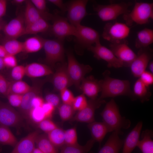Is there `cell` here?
<instances>
[{
    "label": "cell",
    "mask_w": 153,
    "mask_h": 153,
    "mask_svg": "<svg viewBox=\"0 0 153 153\" xmlns=\"http://www.w3.org/2000/svg\"><path fill=\"white\" fill-rule=\"evenodd\" d=\"M101 115L109 132L116 131L119 135H122L123 133L121 129H128L130 126V121L121 115L118 107L113 99L106 103Z\"/></svg>",
    "instance_id": "1"
},
{
    "label": "cell",
    "mask_w": 153,
    "mask_h": 153,
    "mask_svg": "<svg viewBox=\"0 0 153 153\" xmlns=\"http://www.w3.org/2000/svg\"><path fill=\"white\" fill-rule=\"evenodd\" d=\"M109 71L105 72L104 79L101 80V94L99 98L103 99L109 97L126 95L129 96L134 100L129 81L112 78L109 76Z\"/></svg>",
    "instance_id": "2"
},
{
    "label": "cell",
    "mask_w": 153,
    "mask_h": 153,
    "mask_svg": "<svg viewBox=\"0 0 153 153\" xmlns=\"http://www.w3.org/2000/svg\"><path fill=\"white\" fill-rule=\"evenodd\" d=\"M123 18L129 27L134 23L147 24L153 19V3L136 2L132 10L123 14Z\"/></svg>",
    "instance_id": "3"
},
{
    "label": "cell",
    "mask_w": 153,
    "mask_h": 153,
    "mask_svg": "<svg viewBox=\"0 0 153 153\" xmlns=\"http://www.w3.org/2000/svg\"><path fill=\"white\" fill-rule=\"evenodd\" d=\"M131 1H123L108 5L95 4L93 8L100 19L103 21L114 20L119 16L128 12V8L133 5Z\"/></svg>",
    "instance_id": "4"
},
{
    "label": "cell",
    "mask_w": 153,
    "mask_h": 153,
    "mask_svg": "<svg viewBox=\"0 0 153 153\" xmlns=\"http://www.w3.org/2000/svg\"><path fill=\"white\" fill-rule=\"evenodd\" d=\"M63 41L57 39H44V48L45 54V61L49 65L54 66L58 63L65 62Z\"/></svg>",
    "instance_id": "5"
},
{
    "label": "cell",
    "mask_w": 153,
    "mask_h": 153,
    "mask_svg": "<svg viewBox=\"0 0 153 153\" xmlns=\"http://www.w3.org/2000/svg\"><path fill=\"white\" fill-rule=\"evenodd\" d=\"M67 69L69 77L73 85L79 89L85 75L91 71L92 68L89 65L79 63L71 52H67Z\"/></svg>",
    "instance_id": "6"
},
{
    "label": "cell",
    "mask_w": 153,
    "mask_h": 153,
    "mask_svg": "<svg viewBox=\"0 0 153 153\" xmlns=\"http://www.w3.org/2000/svg\"><path fill=\"white\" fill-rule=\"evenodd\" d=\"M130 28L126 24L115 22L107 23L104 26L102 36L111 43L125 40L129 36Z\"/></svg>",
    "instance_id": "7"
},
{
    "label": "cell",
    "mask_w": 153,
    "mask_h": 153,
    "mask_svg": "<svg viewBox=\"0 0 153 153\" xmlns=\"http://www.w3.org/2000/svg\"><path fill=\"white\" fill-rule=\"evenodd\" d=\"M88 1L75 0L67 5V19L69 22L76 27L80 24L82 19L87 15L86 6Z\"/></svg>",
    "instance_id": "8"
},
{
    "label": "cell",
    "mask_w": 153,
    "mask_h": 153,
    "mask_svg": "<svg viewBox=\"0 0 153 153\" xmlns=\"http://www.w3.org/2000/svg\"><path fill=\"white\" fill-rule=\"evenodd\" d=\"M75 37L77 43L81 47L87 49L100 42V35L94 29L81 24L76 27Z\"/></svg>",
    "instance_id": "9"
},
{
    "label": "cell",
    "mask_w": 153,
    "mask_h": 153,
    "mask_svg": "<svg viewBox=\"0 0 153 153\" xmlns=\"http://www.w3.org/2000/svg\"><path fill=\"white\" fill-rule=\"evenodd\" d=\"M87 49L93 53L95 58L106 61L108 67L118 68L124 66L122 63L115 56L111 50L102 45L100 42L90 46Z\"/></svg>",
    "instance_id": "10"
},
{
    "label": "cell",
    "mask_w": 153,
    "mask_h": 153,
    "mask_svg": "<svg viewBox=\"0 0 153 153\" xmlns=\"http://www.w3.org/2000/svg\"><path fill=\"white\" fill-rule=\"evenodd\" d=\"M105 101L100 98L90 99L88 101L86 106L82 110L78 111L71 120L83 123L89 124L95 121V110Z\"/></svg>",
    "instance_id": "11"
},
{
    "label": "cell",
    "mask_w": 153,
    "mask_h": 153,
    "mask_svg": "<svg viewBox=\"0 0 153 153\" xmlns=\"http://www.w3.org/2000/svg\"><path fill=\"white\" fill-rule=\"evenodd\" d=\"M54 20L51 29L57 39L63 41L67 37L75 36L76 27L71 24L67 18L56 15L54 16Z\"/></svg>",
    "instance_id": "12"
},
{
    "label": "cell",
    "mask_w": 153,
    "mask_h": 153,
    "mask_svg": "<svg viewBox=\"0 0 153 153\" xmlns=\"http://www.w3.org/2000/svg\"><path fill=\"white\" fill-rule=\"evenodd\" d=\"M109 46L110 49L124 66L129 67L137 57V55L129 46L126 39L118 43H110Z\"/></svg>",
    "instance_id": "13"
},
{
    "label": "cell",
    "mask_w": 153,
    "mask_h": 153,
    "mask_svg": "<svg viewBox=\"0 0 153 153\" xmlns=\"http://www.w3.org/2000/svg\"><path fill=\"white\" fill-rule=\"evenodd\" d=\"M152 56V49L149 46L139 49L136 57L129 66L134 76L139 77L141 74L145 71Z\"/></svg>",
    "instance_id": "14"
},
{
    "label": "cell",
    "mask_w": 153,
    "mask_h": 153,
    "mask_svg": "<svg viewBox=\"0 0 153 153\" xmlns=\"http://www.w3.org/2000/svg\"><path fill=\"white\" fill-rule=\"evenodd\" d=\"M21 115L7 104L0 105V125L7 127H15L22 122Z\"/></svg>",
    "instance_id": "15"
},
{
    "label": "cell",
    "mask_w": 153,
    "mask_h": 153,
    "mask_svg": "<svg viewBox=\"0 0 153 153\" xmlns=\"http://www.w3.org/2000/svg\"><path fill=\"white\" fill-rule=\"evenodd\" d=\"M58 65L52 78V82L55 90L60 92L73 85L65 62L58 63Z\"/></svg>",
    "instance_id": "16"
},
{
    "label": "cell",
    "mask_w": 153,
    "mask_h": 153,
    "mask_svg": "<svg viewBox=\"0 0 153 153\" xmlns=\"http://www.w3.org/2000/svg\"><path fill=\"white\" fill-rule=\"evenodd\" d=\"M25 27L24 15L20 14L5 25L3 31L7 38L17 39L24 35Z\"/></svg>",
    "instance_id": "17"
},
{
    "label": "cell",
    "mask_w": 153,
    "mask_h": 153,
    "mask_svg": "<svg viewBox=\"0 0 153 153\" xmlns=\"http://www.w3.org/2000/svg\"><path fill=\"white\" fill-rule=\"evenodd\" d=\"M42 83H39L31 87L30 90L23 95L22 103L19 107L22 116L26 118H29V112L32 108V99L35 97L39 95Z\"/></svg>",
    "instance_id": "18"
},
{
    "label": "cell",
    "mask_w": 153,
    "mask_h": 153,
    "mask_svg": "<svg viewBox=\"0 0 153 153\" xmlns=\"http://www.w3.org/2000/svg\"><path fill=\"white\" fill-rule=\"evenodd\" d=\"M79 89L83 94L90 99L96 98L101 91V80H98L92 76L85 77L81 81Z\"/></svg>",
    "instance_id": "19"
},
{
    "label": "cell",
    "mask_w": 153,
    "mask_h": 153,
    "mask_svg": "<svg viewBox=\"0 0 153 153\" xmlns=\"http://www.w3.org/2000/svg\"><path fill=\"white\" fill-rule=\"evenodd\" d=\"M39 134V131L32 132L18 142L10 153H31L35 148V141Z\"/></svg>",
    "instance_id": "20"
},
{
    "label": "cell",
    "mask_w": 153,
    "mask_h": 153,
    "mask_svg": "<svg viewBox=\"0 0 153 153\" xmlns=\"http://www.w3.org/2000/svg\"><path fill=\"white\" fill-rule=\"evenodd\" d=\"M143 123L139 122L124 140L122 153H131L139 140Z\"/></svg>",
    "instance_id": "21"
},
{
    "label": "cell",
    "mask_w": 153,
    "mask_h": 153,
    "mask_svg": "<svg viewBox=\"0 0 153 153\" xmlns=\"http://www.w3.org/2000/svg\"><path fill=\"white\" fill-rule=\"evenodd\" d=\"M119 135L117 132L113 131L97 153H119L124 142V140L119 138Z\"/></svg>",
    "instance_id": "22"
},
{
    "label": "cell",
    "mask_w": 153,
    "mask_h": 153,
    "mask_svg": "<svg viewBox=\"0 0 153 153\" xmlns=\"http://www.w3.org/2000/svg\"><path fill=\"white\" fill-rule=\"evenodd\" d=\"M25 67L26 75L30 77H41L53 73L52 69L48 66L38 63H30Z\"/></svg>",
    "instance_id": "23"
},
{
    "label": "cell",
    "mask_w": 153,
    "mask_h": 153,
    "mask_svg": "<svg viewBox=\"0 0 153 153\" xmlns=\"http://www.w3.org/2000/svg\"><path fill=\"white\" fill-rule=\"evenodd\" d=\"M87 127L90 131L92 139L95 142L99 143L100 148L103 139L107 133L109 132L107 126L103 122L94 121L88 124Z\"/></svg>",
    "instance_id": "24"
},
{
    "label": "cell",
    "mask_w": 153,
    "mask_h": 153,
    "mask_svg": "<svg viewBox=\"0 0 153 153\" xmlns=\"http://www.w3.org/2000/svg\"><path fill=\"white\" fill-rule=\"evenodd\" d=\"M153 42V30L144 28L139 31L137 34L135 46L137 48H145Z\"/></svg>",
    "instance_id": "25"
},
{
    "label": "cell",
    "mask_w": 153,
    "mask_h": 153,
    "mask_svg": "<svg viewBox=\"0 0 153 153\" xmlns=\"http://www.w3.org/2000/svg\"><path fill=\"white\" fill-rule=\"evenodd\" d=\"M25 3V8L24 16L25 26L41 18L45 19L42 14L37 9L31 0H26Z\"/></svg>",
    "instance_id": "26"
},
{
    "label": "cell",
    "mask_w": 153,
    "mask_h": 153,
    "mask_svg": "<svg viewBox=\"0 0 153 153\" xmlns=\"http://www.w3.org/2000/svg\"><path fill=\"white\" fill-rule=\"evenodd\" d=\"M153 132L152 130L146 129L143 131L137 145L142 153H153V141L152 139Z\"/></svg>",
    "instance_id": "27"
},
{
    "label": "cell",
    "mask_w": 153,
    "mask_h": 153,
    "mask_svg": "<svg viewBox=\"0 0 153 153\" xmlns=\"http://www.w3.org/2000/svg\"><path fill=\"white\" fill-rule=\"evenodd\" d=\"M51 26L47 20L41 18L25 26L24 35L36 34L46 31Z\"/></svg>",
    "instance_id": "28"
},
{
    "label": "cell",
    "mask_w": 153,
    "mask_h": 153,
    "mask_svg": "<svg viewBox=\"0 0 153 153\" xmlns=\"http://www.w3.org/2000/svg\"><path fill=\"white\" fill-rule=\"evenodd\" d=\"M44 39L38 36H33L27 39L23 42V52L32 53L40 50L44 45Z\"/></svg>",
    "instance_id": "29"
},
{
    "label": "cell",
    "mask_w": 153,
    "mask_h": 153,
    "mask_svg": "<svg viewBox=\"0 0 153 153\" xmlns=\"http://www.w3.org/2000/svg\"><path fill=\"white\" fill-rule=\"evenodd\" d=\"M133 92L134 100L139 99L142 103L149 100L151 95L149 87L144 84L139 79L135 83Z\"/></svg>",
    "instance_id": "30"
},
{
    "label": "cell",
    "mask_w": 153,
    "mask_h": 153,
    "mask_svg": "<svg viewBox=\"0 0 153 153\" xmlns=\"http://www.w3.org/2000/svg\"><path fill=\"white\" fill-rule=\"evenodd\" d=\"M95 142L91 138L84 145H81L78 143L73 145L65 144L61 148L60 153H88Z\"/></svg>",
    "instance_id": "31"
},
{
    "label": "cell",
    "mask_w": 153,
    "mask_h": 153,
    "mask_svg": "<svg viewBox=\"0 0 153 153\" xmlns=\"http://www.w3.org/2000/svg\"><path fill=\"white\" fill-rule=\"evenodd\" d=\"M37 147L44 153H58L56 148L48 139L47 135L39 134L35 141Z\"/></svg>",
    "instance_id": "32"
},
{
    "label": "cell",
    "mask_w": 153,
    "mask_h": 153,
    "mask_svg": "<svg viewBox=\"0 0 153 153\" xmlns=\"http://www.w3.org/2000/svg\"><path fill=\"white\" fill-rule=\"evenodd\" d=\"M2 45L8 54L15 56L23 51V42L17 39L6 38Z\"/></svg>",
    "instance_id": "33"
},
{
    "label": "cell",
    "mask_w": 153,
    "mask_h": 153,
    "mask_svg": "<svg viewBox=\"0 0 153 153\" xmlns=\"http://www.w3.org/2000/svg\"><path fill=\"white\" fill-rule=\"evenodd\" d=\"M52 144L57 148H61L65 144L64 130L58 127L47 134Z\"/></svg>",
    "instance_id": "34"
},
{
    "label": "cell",
    "mask_w": 153,
    "mask_h": 153,
    "mask_svg": "<svg viewBox=\"0 0 153 153\" xmlns=\"http://www.w3.org/2000/svg\"><path fill=\"white\" fill-rule=\"evenodd\" d=\"M16 137L8 127L0 125V143L14 146L18 142Z\"/></svg>",
    "instance_id": "35"
},
{
    "label": "cell",
    "mask_w": 153,
    "mask_h": 153,
    "mask_svg": "<svg viewBox=\"0 0 153 153\" xmlns=\"http://www.w3.org/2000/svg\"><path fill=\"white\" fill-rule=\"evenodd\" d=\"M31 87L22 80L9 82L7 95L10 93L23 95L30 90Z\"/></svg>",
    "instance_id": "36"
},
{
    "label": "cell",
    "mask_w": 153,
    "mask_h": 153,
    "mask_svg": "<svg viewBox=\"0 0 153 153\" xmlns=\"http://www.w3.org/2000/svg\"><path fill=\"white\" fill-rule=\"evenodd\" d=\"M58 108L59 116L62 121L71 120L74 116L75 111L72 105L62 103L60 104Z\"/></svg>",
    "instance_id": "37"
},
{
    "label": "cell",
    "mask_w": 153,
    "mask_h": 153,
    "mask_svg": "<svg viewBox=\"0 0 153 153\" xmlns=\"http://www.w3.org/2000/svg\"><path fill=\"white\" fill-rule=\"evenodd\" d=\"M31 2L37 9L42 14L47 21L53 18V15L48 11L46 1L45 0H31Z\"/></svg>",
    "instance_id": "38"
},
{
    "label": "cell",
    "mask_w": 153,
    "mask_h": 153,
    "mask_svg": "<svg viewBox=\"0 0 153 153\" xmlns=\"http://www.w3.org/2000/svg\"><path fill=\"white\" fill-rule=\"evenodd\" d=\"M29 118L37 124L46 118L42 107L32 108L29 112Z\"/></svg>",
    "instance_id": "39"
},
{
    "label": "cell",
    "mask_w": 153,
    "mask_h": 153,
    "mask_svg": "<svg viewBox=\"0 0 153 153\" xmlns=\"http://www.w3.org/2000/svg\"><path fill=\"white\" fill-rule=\"evenodd\" d=\"M64 141L65 144L67 145H73L78 143L75 127L64 130Z\"/></svg>",
    "instance_id": "40"
},
{
    "label": "cell",
    "mask_w": 153,
    "mask_h": 153,
    "mask_svg": "<svg viewBox=\"0 0 153 153\" xmlns=\"http://www.w3.org/2000/svg\"><path fill=\"white\" fill-rule=\"evenodd\" d=\"M87 103L85 95L82 94L75 97L72 105L74 110L78 111L84 108Z\"/></svg>",
    "instance_id": "41"
},
{
    "label": "cell",
    "mask_w": 153,
    "mask_h": 153,
    "mask_svg": "<svg viewBox=\"0 0 153 153\" xmlns=\"http://www.w3.org/2000/svg\"><path fill=\"white\" fill-rule=\"evenodd\" d=\"M39 128L46 134L58 127L50 119L46 118L38 124Z\"/></svg>",
    "instance_id": "42"
},
{
    "label": "cell",
    "mask_w": 153,
    "mask_h": 153,
    "mask_svg": "<svg viewBox=\"0 0 153 153\" xmlns=\"http://www.w3.org/2000/svg\"><path fill=\"white\" fill-rule=\"evenodd\" d=\"M11 75L12 78L16 81L22 80L26 75L25 67L22 65H17L12 68Z\"/></svg>",
    "instance_id": "43"
},
{
    "label": "cell",
    "mask_w": 153,
    "mask_h": 153,
    "mask_svg": "<svg viewBox=\"0 0 153 153\" xmlns=\"http://www.w3.org/2000/svg\"><path fill=\"white\" fill-rule=\"evenodd\" d=\"M60 92L62 103L72 105L75 97L72 92L68 88L64 89Z\"/></svg>",
    "instance_id": "44"
},
{
    "label": "cell",
    "mask_w": 153,
    "mask_h": 153,
    "mask_svg": "<svg viewBox=\"0 0 153 153\" xmlns=\"http://www.w3.org/2000/svg\"><path fill=\"white\" fill-rule=\"evenodd\" d=\"M23 95L10 93L7 96L8 101L12 106L19 107L21 104Z\"/></svg>",
    "instance_id": "45"
},
{
    "label": "cell",
    "mask_w": 153,
    "mask_h": 153,
    "mask_svg": "<svg viewBox=\"0 0 153 153\" xmlns=\"http://www.w3.org/2000/svg\"><path fill=\"white\" fill-rule=\"evenodd\" d=\"M45 102L50 104L55 108L58 107L60 105V99L56 94L53 93L47 94L45 97Z\"/></svg>",
    "instance_id": "46"
},
{
    "label": "cell",
    "mask_w": 153,
    "mask_h": 153,
    "mask_svg": "<svg viewBox=\"0 0 153 153\" xmlns=\"http://www.w3.org/2000/svg\"><path fill=\"white\" fill-rule=\"evenodd\" d=\"M139 79L146 86L149 87L153 83V76L151 72L145 71L139 76Z\"/></svg>",
    "instance_id": "47"
},
{
    "label": "cell",
    "mask_w": 153,
    "mask_h": 153,
    "mask_svg": "<svg viewBox=\"0 0 153 153\" xmlns=\"http://www.w3.org/2000/svg\"><path fill=\"white\" fill-rule=\"evenodd\" d=\"M3 58L5 67L12 68L17 65V61L15 56L7 54Z\"/></svg>",
    "instance_id": "48"
},
{
    "label": "cell",
    "mask_w": 153,
    "mask_h": 153,
    "mask_svg": "<svg viewBox=\"0 0 153 153\" xmlns=\"http://www.w3.org/2000/svg\"><path fill=\"white\" fill-rule=\"evenodd\" d=\"M9 84V82L8 81L4 76L0 73V93L6 96Z\"/></svg>",
    "instance_id": "49"
},
{
    "label": "cell",
    "mask_w": 153,
    "mask_h": 153,
    "mask_svg": "<svg viewBox=\"0 0 153 153\" xmlns=\"http://www.w3.org/2000/svg\"><path fill=\"white\" fill-rule=\"evenodd\" d=\"M42 108L46 118L51 119L55 108L50 104L45 102L42 105Z\"/></svg>",
    "instance_id": "50"
},
{
    "label": "cell",
    "mask_w": 153,
    "mask_h": 153,
    "mask_svg": "<svg viewBox=\"0 0 153 153\" xmlns=\"http://www.w3.org/2000/svg\"><path fill=\"white\" fill-rule=\"evenodd\" d=\"M44 99L39 95L35 97L32 99L31 105L32 108L41 107L44 102Z\"/></svg>",
    "instance_id": "51"
},
{
    "label": "cell",
    "mask_w": 153,
    "mask_h": 153,
    "mask_svg": "<svg viewBox=\"0 0 153 153\" xmlns=\"http://www.w3.org/2000/svg\"><path fill=\"white\" fill-rule=\"evenodd\" d=\"M48 1L55 5L63 12H64L67 10V5L64 3L61 0H49Z\"/></svg>",
    "instance_id": "52"
},
{
    "label": "cell",
    "mask_w": 153,
    "mask_h": 153,
    "mask_svg": "<svg viewBox=\"0 0 153 153\" xmlns=\"http://www.w3.org/2000/svg\"><path fill=\"white\" fill-rule=\"evenodd\" d=\"M7 1L5 0H0V18L5 14L7 6Z\"/></svg>",
    "instance_id": "53"
},
{
    "label": "cell",
    "mask_w": 153,
    "mask_h": 153,
    "mask_svg": "<svg viewBox=\"0 0 153 153\" xmlns=\"http://www.w3.org/2000/svg\"><path fill=\"white\" fill-rule=\"evenodd\" d=\"M7 54V52L3 45L0 44V57L4 58Z\"/></svg>",
    "instance_id": "54"
},
{
    "label": "cell",
    "mask_w": 153,
    "mask_h": 153,
    "mask_svg": "<svg viewBox=\"0 0 153 153\" xmlns=\"http://www.w3.org/2000/svg\"><path fill=\"white\" fill-rule=\"evenodd\" d=\"M3 58L0 57V71L3 70L5 67Z\"/></svg>",
    "instance_id": "55"
},
{
    "label": "cell",
    "mask_w": 153,
    "mask_h": 153,
    "mask_svg": "<svg viewBox=\"0 0 153 153\" xmlns=\"http://www.w3.org/2000/svg\"><path fill=\"white\" fill-rule=\"evenodd\" d=\"M26 1L25 0H14L12 1V2L15 4L19 5L25 2Z\"/></svg>",
    "instance_id": "56"
},
{
    "label": "cell",
    "mask_w": 153,
    "mask_h": 153,
    "mask_svg": "<svg viewBox=\"0 0 153 153\" xmlns=\"http://www.w3.org/2000/svg\"><path fill=\"white\" fill-rule=\"evenodd\" d=\"M32 153H44L39 148H35Z\"/></svg>",
    "instance_id": "57"
},
{
    "label": "cell",
    "mask_w": 153,
    "mask_h": 153,
    "mask_svg": "<svg viewBox=\"0 0 153 153\" xmlns=\"http://www.w3.org/2000/svg\"><path fill=\"white\" fill-rule=\"evenodd\" d=\"M149 69H150L151 73H153V61H151L150 62L149 65Z\"/></svg>",
    "instance_id": "58"
},
{
    "label": "cell",
    "mask_w": 153,
    "mask_h": 153,
    "mask_svg": "<svg viewBox=\"0 0 153 153\" xmlns=\"http://www.w3.org/2000/svg\"><path fill=\"white\" fill-rule=\"evenodd\" d=\"M1 30V26L0 25V31Z\"/></svg>",
    "instance_id": "59"
},
{
    "label": "cell",
    "mask_w": 153,
    "mask_h": 153,
    "mask_svg": "<svg viewBox=\"0 0 153 153\" xmlns=\"http://www.w3.org/2000/svg\"></svg>",
    "instance_id": "60"
}]
</instances>
